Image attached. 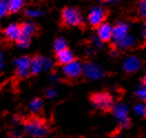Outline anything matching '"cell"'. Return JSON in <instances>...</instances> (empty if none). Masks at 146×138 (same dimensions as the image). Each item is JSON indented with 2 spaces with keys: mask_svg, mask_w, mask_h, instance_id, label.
I'll list each match as a JSON object with an SVG mask.
<instances>
[{
  "mask_svg": "<svg viewBox=\"0 0 146 138\" xmlns=\"http://www.w3.org/2000/svg\"><path fill=\"white\" fill-rule=\"evenodd\" d=\"M25 130L31 137L43 138L49 134L50 128L46 123V120H43L40 117L33 116L25 121Z\"/></svg>",
  "mask_w": 146,
  "mask_h": 138,
  "instance_id": "cell-1",
  "label": "cell"
},
{
  "mask_svg": "<svg viewBox=\"0 0 146 138\" xmlns=\"http://www.w3.org/2000/svg\"><path fill=\"white\" fill-rule=\"evenodd\" d=\"M91 102L95 108L101 110H105V112H109L111 110H113V107H114L113 98L108 93H96V94H93L91 96Z\"/></svg>",
  "mask_w": 146,
  "mask_h": 138,
  "instance_id": "cell-2",
  "label": "cell"
},
{
  "mask_svg": "<svg viewBox=\"0 0 146 138\" xmlns=\"http://www.w3.org/2000/svg\"><path fill=\"white\" fill-rule=\"evenodd\" d=\"M36 32V26L32 22H25L21 26V34L17 41L20 48H27L29 46L30 39Z\"/></svg>",
  "mask_w": 146,
  "mask_h": 138,
  "instance_id": "cell-3",
  "label": "cell"
},
{
  "mask_svg": "<svg viewBox=\"0 0 146 138\" xmlns=\"http://www.w3.org/2000/svg\"><path fill=\"white\" fill-rule=\"evenodd\" d=\"M62 19L66 26H79L82 22L81 13L75 8H65L62 12Z\"/></svg>",
  "mask_w": 146,
  "mask_h": 138,
  "instance_id": "cell-4",
  "label": "cell"
},
{
  "mask_svg": "<svg viewBox=\"0 0 146 138\" xmlns=\"http://www.w3.org/2000/svg\"><path fill=\"white\" fill-rule=\"evenodd\" d=\"M113 114L115 115L116 120H119V125L123 128H128L131 126V120L128 117L127 108L124 104H116L113 107Z\"/></svg>",
  "mask_w": 146,
  "mask_h": 138,
  "instance_id": "cell-5",
  "label": "cell"
},
{
  "mask_svg": "<svg viewBox=\"0 0 146 138\" xmlns=\"http://www.w3.org/2000/svg\"><path fill=\"white\" fill-rule=\"evenodd\" d=\"M52 67V61L44 56H36L31 61V74H38L41 71Z\"/></svg>",
  "mask_w": 146,
  "mask_h": 138,
  "instance_id": "cell-6",
  "label": "cell"
},
{
  "mask_svg": "<svg viewBox=\"0 0 146 138\" xmlns=\"http://www.w3.org/2000/svg\"><path fill=\"white\" fill-rule=\"evenodd\" d=\"M31 59L29 56H21L15 61L17 67V74L20 77H27L31 73Z\"/></svg>",
  "mask_w": 146,
  "mask_h": 138,
  "instance_id": "cell-7",
  "label": "cell"
},
{
  "mask_svg": "<svg viewBox=\"0 0 146 138\" xmlns=\"http://www.w3.org/2000/svg\"><path fill=\"white\" fill-rule=\"evenodd\" d=\"M104 18H105V12L101 7H93L88 16V21L93 27H99L102 23H104Z\"/></svg>",
  "mask_w": 146,
  "mask_h": 138,
  "instance_id": "cell-8",
  "label": "cell"
},
{
  "mask_svg": "<svg viewBox=\"0 0 146 138\" xmlns=\"http://www.w3.org/2000/svg\"><path fill=\"white\" fill-rule=\"evenodd\" d=\"M62 71H63V74L65 76H68L70 79H76L83 73V66L79 61L74 60L71 63L64 65Z\"/></svg>",
  "mask_w": 146,
  "mask_h": 138,
  "instance_id": "cell-9",
  "label": "cell"
},
{
  "mask_svg": "<svg viewBox=\"0 0 146 138\" xmlns=\"http://www.w3.org/2000/svg\"><path fill=\"white\" fill-rule=\"evenodd\" d=\"M83 73L88 79L91 80H98L103 76V71L99 65L94 64L92 62H88L83 66Z\"/></svg>",
  "mask_w": 146,
  "mask_h": 138,
  "instance_id": "cell-10",
  "label": "cell"
},
{
  "mask_svg": "<svg viewBox=\"0 0 146 138\" xmlns=\"http://www.w3.org/2000/svg\"><path fill=\"white\" fill-rule=\"evenodd\" d=\"M141 65H142L141 60L136 56L132 55V56H128L125 59V61L123 63V69H124V71H126L128 73H133L141 69Z\"/></svg>",
  "mask_w": 146,
  "mask_h": 138,
  "instance_id": "cell-11",
  "label": "cell"
},
{
  "mask_svg": "<svg viewBox=\"0 0 146 138\" xmlns=\"http://www.w3.org/2000/svg\"><path fill=\"white\" fill-rule=\"evenodd\" d=\"M98 37L100 38L103 42L113 39V27L106 22L102 23L101 26L98 27Z\"/></svg>",
  "mask_w": 146,
  "mask_h": 138,
  "instance_id": "cell-12",
  "label": "cell"
},
{
  "mask_svg": "<svg viewBox=\"0 0 146 138\" xmlns=\"http://www.w3.org/2000/svg\"><path fill=\"white\" fill-rule=\"evenodd\" d=\"M128 36V26L126 23L119 22L116 26L113 27V39L119 42L121 40H123L125 37Z\"/></svg>",
  "mask_w": 146,
  "mask_h": 138,
  "instance_id": "cell-13",
  "label": "cell"
},
{
  "mask_svg": "<svg viewBox=\"0 0 146 138\" xmlns=\"http://www.w3.org/2000/svg\"><path fill=\"white\" fill-rule=\"evenodd\" d=\"M20 34H21V27H19L16 23H11L5 29V36L8 40L18 41Z\"/></svg>",
  "mask_w": 146,
  "mask_h": 138,
  "instance_id": "cell-14",
  "label": "cell"
},
{
  "mask_svg": "<svg viewBox=\"0 0 146 138\" xmlns=\"http://www.w3.org/2000/svg\"><path fill=\"white\" fill-rule=\"evenodd\" d=\"M56 60H58V63L64 66V65L69 64L74 61V55H73L72 51L66 49V50H63V51L56 53Z\"/></svg>",
  "mask_w": 146,
  "mask_h": 138,
  "instance_id": "cell-15",
  "label": "cell"
},
{
  "mask_svg": "<svg viewBox=\"0 0 146 138\" xmlns=\"http://www.w3.org/2000/svg\"><path fill=\"white\" fill-rule=\"evenodd\" d=\"M116 43H117V46L121 48V49H128V48H132L135 44V38L132 37V36H127L123 40L116 42Z\"/></svg>",
  "mask_w": 146,
  "mask_h": 138,
  "instance_id": "cell-16",
  "label": "cell"
},
{
  "mask_svg": "<svg viewBox=\"0 0 146 138\" xmlns=\"http://www.w3.org/2000/svg\"><path fill=\"white\" fill-rule=\"evenodd\" d=\"M29 108L32 113H39L41 112L42 108H43V103L40 98H35L30 102L29 104Z\"/></svg>",
  "mask_w": 146,
  "mask_h": 138,
  "instance_id": "cell-17",
  "label": "cell"
},
{
  "mask_svg": "<svg viewBox=\"0 0 146 138\" xmlns=\"http://www.w3.org/2000/svg\"><path fill=\"white\" fill-rule=\"evenodd\" d=\"M9 5V9L11 12H17L25 5V0H7Z\"/></svg>",
  "mask_w": 146,
  "mask_h": 138,
  "instance_id": "cell-18",
  "label": "cell"
},
{
  "mask_svg": "<svg viewBox=\"0 0 146 138\" xmlns=\"http://www.w3.org/2000/svg\"><path fill=\"white\" fill-rule=\"evenodd\" d=\"M53 49L54 51L58 53V52H61L63 50H66L68 49V46H66V41L62 39V38H58L54 41V44H53Z\"/></svg>",
  "mask_w": 146,
  "mask_h": 138,
  "instance_id": "cell-19",
  "label": "cell"
},
{
  "mask_svg": "<svg viewBox=\"0 0 146 138\" xmlns=\"http://www.w3.org/2000/svg\"><path fill=\"white\" fill-rule=\"evenodd\" d=\"M9 11H10L9 5H8L7 0H1V1H0V16L3 17V16H6Z\"/></svg>",
  "mask_w": 146,
  "mask_h": 138,
  "instance_id": "cell-20",
  "label": "cell"
},
{
  "mask_svg": "<svg viewBox=\"0 0 146 138\" xmlns=\"http://www.w3.org/2000/svg\"><path fill=\"white\" fill-rule=\"evenodd\" d=\"M134 112L136 113L137 115H139V116H145L146 115V104H144V103L137 104L136 106L134 107Z\"/></svg>",
  "mask_w": 146,
  "mask_h": 138,
  "instance_id": "cell-21",
  "label": "cell"
},
{
  "mask_svg": "<svg viewBox=\"0 0 146 138\" xmlns=\"http://www.w3.org/2000/svg\"><path fill=\"white\" fill-rule=\"evenodd\" d=\"M136 96L141 101L146 102V86L145 85H142V86H139V87L137 88Z\"/></svg>",
  "mask_w": 146,
  "mask_h": 138,
  "instance_id": "cell-22",
  "label": "cell"
},
{
  "mask_svg": "<svg viewBox=\"0 0 146 138\" xmlns=\"http://www.w3.org/2000/svg\"><path fill=\"white\" fill-rule=\"evenodd\" d=\"M138 13L142 18H146V0H142L138 6Z\"/></svg>",
  "mask_w": 146,
  "mask_h": 138,
  "instance_id": "cell-23",
  "label": "cell"
},
{
  "mask_svg": "<svg viewBox=\"0 0 146 138\" xmlns=\"http://www.w3.org/2000/svg\"><path fill=\"white\" fill-rule=\"evenodd\" d=\"M41 13H42V12L38 9H29L26 11V15H27L29 18H36V17H39Z\"/></svg>",
  "mask_w": 146,
  "mask_h": 138,
  "instance_id": "cell-24",
  "label": "cell"
},
{
  "mask_svg": "<svg viewBox=\"0 0 146 138\" xmlns=\"http://www.w3.org/2000/svg\"><path fill=\"white\" fill-rule=\"evenodd\" d=\"M46 94L49 98H53V97H55V95H56V91H55L54 88H49L46 92Z\"/></svg>",
  "mask_w": 146,
  "mask_h": 138,
  "instance_id": "cell-25",
  "label": "cell"
},
{
  "mask_svg": "<svg viewBox=\"0 0 146 138\" xmlns=\"http://www.w3.org/2000/svg\"><path fill=\"white\" fill-rule=\"evenodd\" d=\"M92 42L94 43V46H103V41H102V40H101L98 36H96V37H93V39H92Z\"/></svg>",
  "mask_w": 146,
  "mask_h": 138,
  "instance_id": "cell-26",
  "label": "cell"
},
{
  "mask_svg": "<svg viewBox=\"0 0 146 138\" xmlns=\"http://www.w3.org/2000/svg\"><path fill=\"white\" fill-rule=\"evenodd\" d=\"M142 36H143V39L146 41V23L143 26V29H142Z\"/></svg>",
  "mask_w": 146,
  "mask_h": 138,
  "instance_id": "cell-27",
  "label": "cell"
},
{
  "mask_svg": "<svg viewBox=\"0 0 146 138\" xmlns=\"http://www.w3.org/2000/svg\"><path fill=\"white\" fill-rule=\"evenodd\" d=\"M0 67H1V69L3 67V54H2V53L0 54Z\"/></svg>",
  "mask_w": 146,
  "mask_h": 138,
  "instance_id": "cell-28",
  "label": "cell"
},
{
  "mask_svg": "<svg viewBox=\"0 0 146 138\" xmlns=\"http://www.w3.org/2000/svg\"><path fill=\"white\" fill-rule=\"evenodd\" d=\"M143 85H145L146 86V74L143 76Z\"/></svg>",
  "mask_w": 146,
  "mask_h": 138,
  "instance_id": "cell-29",
  "label": "cell"
},
{
  "mask_svg": "<svg viewBox=\"0 0 146 138\" xmlns=\"http://www.w3.org/2000/svg\"><path fill=\"white\" fill-rule=\"evenodd\" d=\"M113 138H122V137H121V136H114Z\"/></svg>",
  "mask_w": 146,
  "mask_h": 138,
  "instance_id": "cell-30",
  "label": "cell"
},
{
  "mask_svg": "<svg viewBox=\"0 0 146 138\" xmlns=\"http://www.w3.org/2000/svg\"><path fill=\"white\" fill-rule=\"evenodd\" d=\"M101 1H108V0H101Z\"/></svg>",
  "mask_w": 146,
  "mask_h": 138,
  "instance_id": "cell-31",
  "label": "cell"
},
{
  "mask_svg": "<svg viewBox=\"0 0 146 138\" xmlns=\"http://www.w3.org/2000/svg\"><path fill=\"white\" fill-rule=\"evenodd\" d=\"M145 117H146V115H145Z\"/></svg>",
  "mask_w": 146,
  "mask_h": 138,
  "instance_id": "cell-32",
  "label": "cell"
},
{
  "mask_svg": "<svg viewBox=\"0 0 146 138\" xmlns=\"http://www.w3.org/2000/svg\"><path fill=\"white\" fill-rule=\"evenodd\" d=\"M13 138H15V137H13Z\"/></svg>",
  "mask_w": 146,
  "mask_h": 138,
  "instance_id": "cell-33",
  "label": "cell"
}]
</instances>
